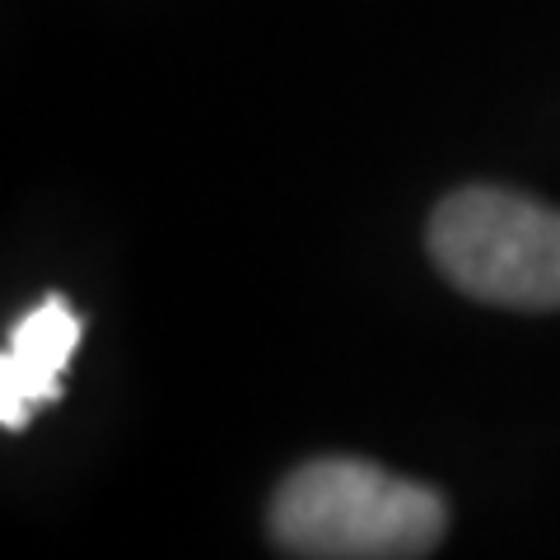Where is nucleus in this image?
Instances as JSON below:
<instances>
[{
	"instance_id": "obj_2",
	"label": "nucleus",
	"mask_w": 560,
	"mask_h": 560,
	"mask_svg": "<svg viewBox=\"0 0 560 560\" xmlns=\"http://www.w3.org/2000/svg\"><path fill=\"white\" fill-rule=\"evenodd\" d=\"M430 253L463 294L495 308H560V210L504 187H467L440 201Z\"/></svg>"
},
{
	"instance_id": "obj_3",
	"label": "nucleus",
	"mask_w": 560,
	"mask_h": 560,
	"mask_svg": "<svg viewBox=\"0 0 560 560\" xmlns=\"http://www.w3.org/2000/svg\"><path fill=\"white\" fill-rule=\"evenodd\" d=\"M80 346V313L61 294H47L38 308H28L10 331V346L0 355V420L5 430H24L38 407L61 397V374Z\"/></svg>"
},
{
	"instance_id": "obj_1",
	"label": "nucleus",
	"mask_w": 560,
	"mask_h": 560,
	"mask_svg": "<svg viewBox=\"0 0 560 560\" xmlns=\"http://www.w3.org/2000/svg\"><path fill=\"white\" fill-rule=\"evenodd\" d=\"M448 510L430 486L360 458H318L290 471L271 504V537L308 560H416L440 547Z\"/></svg>"
}]
</instances>
